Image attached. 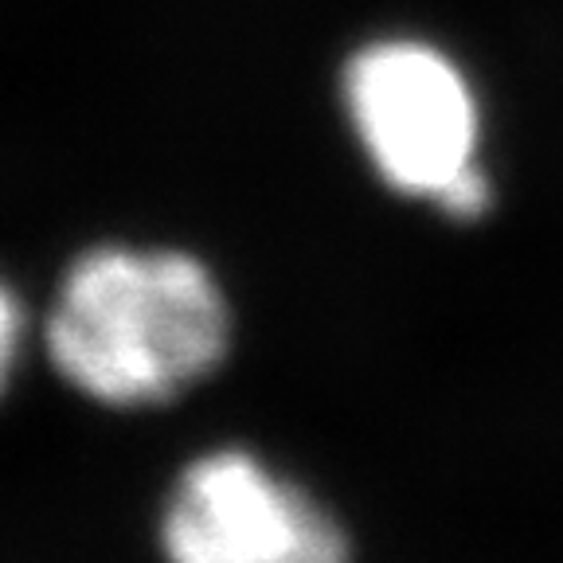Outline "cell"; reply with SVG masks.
<instances>
[{
	"label": "cell",
	"instance_id": "3",
	"mask_svg": "<svg viewBox=\"0 0 563 563\" xmlns=\"http://www.w3.org/2000/svg\"><path fill=\"white\" fill-rule=\"evenodd\" d=\"M168 563H349L336 520L243 450L180 474L161 520Z\"/></svg>",
	"mask_w": 563,
	"mask_h": 563
},
{
	"label": "cell",
	"instance_id": "2",
	"mask_svg": "<svg viewBox=\"0 0 563 563\" xmlns=\"http://www.w3.org/2000/svg\"><path fill=\"white\" fill-rule=\"evenodd\" d=\"M344 106L364 153L396 192L439 203L474 173L477 106L462 70L415 40H384L344 67Z\"/></svg>",
	"mask_w": 563,
	"mask_h": 563
},
{
	"label": "cell",
	"instance_id": "1",
	"mask_svg": "<svg viewBox=\"0 0 563 563\" xmlns=\"http://www.w3.org/2000/svg\"><path fill=\"white\" fill-rule=\"evenodd\" d=\"M228 352V306L180 251L98 246L70 266L47 317V356L67 384L110 407L180 396Z\"/></svg>",
	"mask_w": 563,
	"mask_h": 563
},
{
	"label": "cell",
	"instance_id": "4",
	"mask_svg": "<svg viewBox=\"0 0 563 563\" xmlns=\"http://www.w3.org/2000/svg\"><path fill=\"white\" fill-rule=\"evenodd\" d=\"M16 352H20V306L12 301V294L0 286V391L9 384Z\"/></svg>",
	"mask_w": 563,
	"mask_h": 563
}]
</instances>
